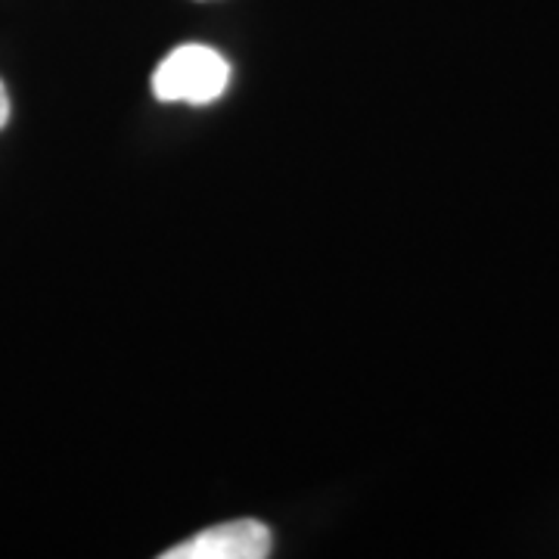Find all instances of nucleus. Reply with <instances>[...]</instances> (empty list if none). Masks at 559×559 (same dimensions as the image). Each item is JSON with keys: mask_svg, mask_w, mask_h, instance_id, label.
<instances>
[{"mask_svg": "<svg viewBox=\"0 0 559 559\" xmlns=\"http://www.w3.org/2000/svg\"><path fill=\"white\" fill-rule=\"evenodd\" d=\"M230 84V66L205 44H183L171 50L153 72V94L165 103L218 100Z\"/></svg>", "mask_w": 559, "mask_h": 559, "instance_id": "f257e3e1", "label": "nucleus"}, {"mask_svg": "<svg viewBox=\"0 0 559 559\" xmlns=\"http://www.w3.org/2000/svg\"><path fill=\"white\" fill-rule=\"evenodd\" d=\"M271 554V532L259 520L212 525L193 538L165 550V559H264Z\"/></svg>", "mask_w": 559, "mask_h": 559, "instance_id": "f03ea898", "label": "nucleus"}, {"mask_svg": "<svg viewBox=\"0 0 559 559\" xmlns=\"http://www.w3.org/2000/svg\"><path fill=\"white\" fill-rule=\"evenodd\" d=\"M7 119H10V97H7V87L0 84V128L7 124Z\"/></svg>", "mask_w": 559, "mask_h": 559, "instance_id": "7ed1b4c3", "label": "nucleus"}]
</instances>
